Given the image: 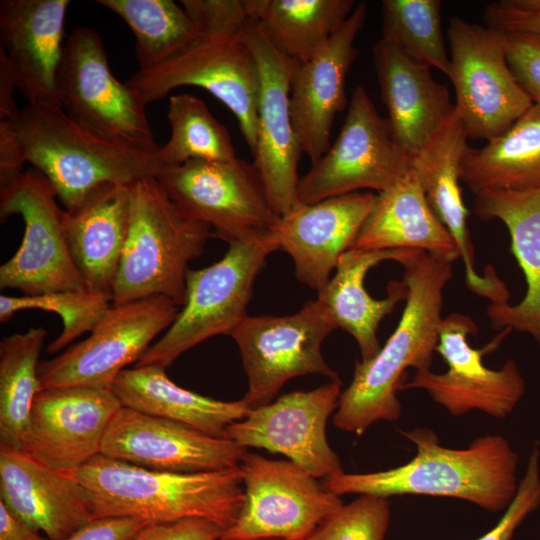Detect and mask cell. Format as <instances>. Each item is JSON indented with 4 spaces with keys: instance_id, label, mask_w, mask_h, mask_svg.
<instances>
[{
    "instance_id": "cell-2",
    "label": "cell",
    "mask_w": 540,
    "mask_h": 540,
    "mask_svg": "<svg viewBox=\"0 0 540 540\" xmlns=\"http://www.w3.org/2000/svg\"><path fill=\"white\" fill-rule=\"evenodd\" d=\"M201 30L190 46L166 62L138 70L125 82L146 106L181 86L201 87L234 114L251 153L257 136L260 77L244 37L246 0H182Z\"/></svg>"
},
{
    "instance_id": "cell-8",
    "label": "cell",
    "mask_w": 540,
    "mask_h": 540,
    "mask_svg": "<svg viewBox=\"0 0 540 540\" xmlns=\"http://www.w3.org/2000/svg\"><path fill=\"white\" fill-rule=\"evenodd\" d=\"M337 327L324 304L307 301L285 316H247L229 335L237 344L251 409L273 402L283 385L298 376L316 374L341 382L325 361L321 346Z\"/></svg>"
},
{
    "instance_id": "cell-35",
    "label": "cell",
    "mask_w": 540,
    "mask_h": 540,
    "mask_svg": "<svg viewBox=\"0 0 540 540\" xmlns=\"http://www.w3.org/2000/svg\"><path fill=\"white\" fill-rule=\"evenodd\" d=\"M135 36L138 70L154 68L182 52L201 35L185 9L172 0H98Z\"/></svg>"
},
{
    "instance_id": "cell-6",
    "label": "cell",
    "mask_w": 540,
    "mask_h": 540,
    "mask_svg": "<svg viewBox=\"0 0 540 540\" xmlns=\"http://www.w3.org/2000/svg\"><path fill=\"white\" fill-rule=\"evenodd\" d=\"M212 235L208 224L180 210L157 178L133 184L128 232L112 304L165 296L182 307L188 265L204 252Z\"/></svg>"
},
{
    "instance_id": "cell-37",
    "label": "cell",
    "mask_w": 540,
    "mask_h": 540,
    "mask_svg": "<svg viewBox=\"0 0 540 540\" xmlns=\"http://www.w3.org/2000/svg\"><path fill=\"white\" fill-rule=\"evenodd\" d=\"M440 0H383L382 39L448 76Z\"/></svg>"
},
{
    "instance_id": "cell-15",
    "label": "cell",
    "mask_w": 540,
    "mask_h": 540,
    "mask_svg": "<svg viewBox=\"0 0 540 540\" xmlns=\"http://www.w3.org/2000/svg\"><path fill=\"white\" fill-rule=\"evenodd\" d=\"M242 507L221 538L304 540L344 504L318 478L290 460L246 453L239 465Z\"/></svg>"
},
{
    "instance_id": "cell-39",
    "label": "cell",
    "mask_w": 540,
    "mask_h": 540,
    "mask_svg": "<svg viewBox=\"0 0 540 540\" xmlns=\"http://www.w3.org/2000/svg\"><path fill=\"white\" fill-rule=\"evenodd\" d=\"M390 507L389 498L359 495L328 516L304 540H384Z\"/></svg>"
},
{
    "instance_id": "cell-7",
    "label": "cell",
    "mask_w": 540,
    "mask_h": 540,
    "mask_svg": "<svg viewBox=\"0 0 540 540\" xmlns=\"http://www.w3.org/2000/svg\"><path fill=\"white\" fill-rule=\"evenodd\" d=\"M279 249L273 232L229 244L214 264L189 269L186 301L163 336L153 343L136 366H170L180 355L201 342L230 335L248 316L254 281L267 257Z\"/></svg>"
},
{
    "instance_id": "cell-33",
    "label": "cell",
    "mask_w": 540,
    "mask_h": 540,
    "mask_svg": "<svg viewBox=\"0 0 540 540\" xmlns=\"http://www.w3.org/2000/svg\"><path fill=\"white\" fill-rule=\"evenodd\" d=\"M258 21L287 57L303 63L313 57L352 13L354 0H246Z\"/></svg>"
},
{
    "instance_id": "cell-22",
    "label": "cell",
    "mask_w": 540,
    "mask_h": 540,
    "mask_svg": "<svg viewBox=\"0 0 540 540\" xmlns=\"http://www.w3.org/2000/svg\"><path fill=\"white\" fill-rule=\"evenodd\" d=\"M367 13L366 3L356 4L328 42L295 68L290 92L291 118L302 152L311 164L331 146L334 118L346 104V75L358 55L354 42Z\"/></svg>"
},
{
    "instance_id": "cell-44",
    "label": "cell",
    "mask_w": 540,
    "mask_h": 540,
    "mask_svg": "<svg viewBox=\"0 0 540 540\" xmlns=\"http://www.w3.org/2000/svg\"><path fill=\"white\" fill-rule=\"evenodd\" d=\"M27 162L16 128L10 120H0V189L15 183Z\"/></svg>"
},
{
    "instance_id": "cell-16",
    "label": "cell",
    "mask_w": 540,
    "mask_h": 540,
    "mask_svg": "<svg viewBox=\"0 0 540 540\" xmlns=\"http://www.w3.org/2000/svg\"><path fill=\"white\" fill-rule=\"evenodd\" d=\"M477 331L476 323L466 314L452 313L443 317L436 352L448 369L443 373L417 370L399 389L424 390L453 417L473 410L497 419L508 417L526 392L524 377L513 359L495 370L483 364L482 356L512 330H502L484 349H475L468 343V335H476Z\"/></svg>"
},
{
    "instance_id": "cell-43",
    "label": "cell",
    "mask_w": 540,
    "mask_h": 540,
    "mask_svg": "<svg viewBox=\"0 0 540 540\" xmlns=\"http://www.w3.org/2000/svg\"><path fill=\"white\" fill-rule=\"evenodd\" d=\"M224 532L214 521L185 518L169 523L148 524L133 540H219Z\"/></svg>"
},
{
    "instance_id": "cell-23",
    "label": "cell",
    "mask_w": 540,
    "mask_h": 540,
    "mask_svg": "<svg viewBox=\"0 0 540 540\" xmlns=\"http://www.w3.org/2000/svg\"><path fill=\"white\" fill-rule=\"evenodd\" d=\"M376 195L358 191L312 204L298 202L280 217L272 232L279 249L292 258L301 283L317 292L326 285L340 256L352 247Z\"/></svg>"
},
{
    "instance_id": "cell-1",
    "label": "cell",
    "mask_w": 540,
    "mask_h": 540,
    "mask_svg": "<svg viewBox=\"0 0 540 540\" xmlns=\"http://www.w3.org/2000/svg\"><path fill=\"white\" fill-rule=\"evenodd\" d=\"M408 289L400 321L379 352L355 364L350 385L341 392L334 425L362 435L378 421L401 417L397 391L408 367L430 369L442 321L443 291L453 276L452 263L416 251L402 264Z\"/></svg>"
},
{
    "instance_id": "cell-3",
    "label": "cell",
    "mask_w": 540,
    "mask_h": 540,
    "mask_svg": "<svg viewBox=\"0 0 540 540\" xmlns=\"http://www.w3.org/2000/svg\"><path fill=\"white\" fill-rule=\"evenodd\" d=\"M400 433L416 447L410 461L383 471L343 472L325 479L324 487L338 496L458 498L492 513L505 511L514 499L519 484V455L503 436H480L468 447L457 449L442 446L431 429Z\"/></svg>"
},
{
    "instance_id": "cell-41",
    "label": "cell",
    "mask_w": 540,
    "mask_h": 540,
    "mask_svg": "<svg viewBox=\"0 0 540 540\" xmlns=\"http://www.w3.org/2000/svg\"><path fill=\"white\" fill-rule=\"evenodd\" d=\"M509 69L533 104L540 105V34L500 31Z\"/></svg>"
},
{
    "instance_id": "cell-48",
    "label": "cell",
    "mask_w": 540,
    "mask_h": 540,
    "mask_svg": "<svg viewBox=\"0 0 540 540\" xmlns=\"http://www.w3.org/2000/svg\"><path fill=\"white\" fill-rule=\"evenodd\" d=\"M219 540H242V539H225V538H220ZM244 540H285V539H281V538H261V539H244Z\"/></svg>"
},
{
    "instance_id": "cell-25",
    "label": "cell",
    "mask_w": 540,
    "mask_h": 540,
    "mask_svg": "<svg viewBox=\"0 0 540 540\" xmlns=\"http://www.w3.org/2000/svg\"><path fill=\"white\" fill-rule=\"evenodd\" d=\"M69 4V0L0 1V48L30 104H58L56 80Z\"/></svg>"
},
{
    "instance_id": "cell-47",
    "label": "cell",
    "mask_w": 540,
    "mask_h": 540,
    "mask_svg": "<svg viewBox=\"0 0 540 540\" xmlns=\"http://www.w3.org/2000/svg\"><path fill=\"white\" fill-rule=\"evenodd\" d=\"M0 540H46L0 501Z\"/></svg>"
},
{
    "instance_id": "cell-21",
    "label": "cell",
    "mask_w": 540,
    "mask_h": 540,
    "mask_svg": "<svg viewBox=\"0 0 540 540\" xmlns=\"http://www.w3.org/2000/svg\"><path fill=\"white\" fill-rule=\"evenodd\" d=\"M468 135L456 108L413 157L415 173L432 211L451 234L463 260L467 287L490 303L508 302L510 292L489 265L480 275L467 226L469 211L460 186L461 164L468 149Z\"/></svg>"
},
{
    "instance_id": "cell-28",
    "label": "cell",
    "mask_w": 540,
    "mask_h": 540,
    "mask_svg": "<svg viewBox=\"0 0 540 540\" xmlns=\"http://www.w3.org/2000/svg\"><path fill=\"white\" fill-rule=\"evenodd\" d=\"M132 185L106 184L64 210L70 251L87 290L112 301L126 240Z\"/></svg>"
},
{
    "instance_id": "cell-26",
    "label": "cell",
    "mask_w": 540,
    "mask_h": 540,
    "mask_svg": "<svg viewBox=\"0 0 540 540\" xmlns=\"http://www.w3.org/2000/svg\"><path fill=\"white\" fill-rule=\"evenodd\" d=\"M372 55L392 135L413 159L455 105L448 88L433 78L431 68L394 44L381 38L373 45Z\"/></svg>"
},
{
    "instance_id": "cell-14",
    "label": "cell",
    "mask_w": 540,
    "mask_h": 540,
    "mask_svg": "<svg viewBox=\"0 0 540 540\" xmlns=\"http://www.w3.org/2000/svg\"><path fill=\"white\" fill-rule=\"evenodd\" d=\"M451 80L469 138L489 141L532 106L507 64L501 32L452 17L448 26Z\"/></svg>"
},
{
    "instance_id": "cell-13",
    "label": "cell",
    "mask_w": 540,
    "mask_h": 540,
    "mask_svg": "<svg viewBox=\"0 0 540 540\" xmlns=\"http://www.w3.org/2000/svg\"><path fill=\"white\" fill-rule=\"evenodd\" d=\"M179 311L180 307L165 296L110 305L87 338L39 362L41 389L84 386L112 390L120 372L139 361Z\"/></svg>"
},
{
    "instance_id": "cell-11",
    "label": "cell",
    "mask_w": 540,
    "mask_h": 540,
    "mask_svg": "<svg viewBox=\"0 0 540 540\" xmlns=\"http://www.w3.org/2000/svg\"><path fill=\"white\" fill-rule=\"evenodd\" d=\"M411 165L387 118L378 113L364 87L358 86L334 144L299 179L298 202L312 204L360 189L380 193L404 177Z\"/></svg>"
},
{
    "instance_id": "cell-29",
    "label": "cell",
    "mask_w": 540,
    "mask_h": 540,
    "mask_svg": "<svg viewBox=\"0 0 540 540\" xmlns=\"http://www.w3.org/2000/svg\"><path fill=\"white\" fill-rule=\"evenodd\" d=\"M350 249L418 250L451 263L460 258L451 234L429 206L412 168L376 195Z\"/></svg>"
},
{
    "instance_id": "cell-24",
    "label": "cell",
    "mask_w": 540,
    "mask_h": 540,
    "mask_svg": "<svg viewBox=\"0 0 540 540\" xmlns=\"http://www.w3.org/2000/svg\"><path fill=\"white\" fill-rule=\"evenodd\" d=\"M0 501L48 540H67L94 519L80 483L2 442Z\"/></svg>"
},
{
    "instance_id": "cell-12",
    "label": "cell",
    "mask_w": 540,
    "mask_h": 540,
    "mask_svg": "<svg viewBox=\"0 0 540 540\" xmlns=\"http://www.w3.org/2000/svg\"><path fill=\"white\" fill-rule=\"evenodd\" d=\"M56 197L46 177L33 167L0 189L1 220L19 214L25 225L18 250L0 267L2 289L19 290L22 295L86 289Z\"/></svg>"
},
{
    "instance_id": "cell-40",
    "label": "cell",
    "mask_w": 540,
    "mask_h": 540,
    "mask_svg": "<svg viewBox=\"0 0 540 540\" xmlns=\"http://www.w3.org/2000/svg\"><path fill=\"white\" fill-rule=\"evenodd\" d=\"M540 507V448L535 443L516 495L498 523L477 540H513L523 521Z\"/></svg>"
},
{
    "instance_id": "cell-4",
    "label": "cell",
    "mask_w": 540,
    "mask_h": 540,
    "mask_svg": "<svg viewBox=\"0 0 540 540\" xmlns=\"http://www.w3.org/2000/svg\"><path fill=\"white\" fill-rule=\"evenodd\" d=\"M61 473L86 489L94 519L135 518L153 524L204 518L226 531L235 523L244 498L238 467L175 473L98 454Z\"/></svg>"
},
{
    "instance_id": "cell-18",
    "label": "cell",
    "mask_w": 540,
    "mask_h": 540,
    "mask_svg": "<svg viewBox=\"0 0 540 540\" xmlns=\"http://www.w3.org/2000/svg\"><path fill=\"white\" fill-rule=\"evenodd\" d=\"M340 394L341 382L333 381L310 391L283 394L230 424L225 438L245 448L282 454L316 478L337 476L344 471L328 443L326 425L337 410Z\"/></svg>"
},
{
    "instance_id": "cell-36",
    "label": "cell",
    "mask_w": 540,
    "mask_h": 540,
    "mask_svg": "<svg viewBox=\"0 0 540 540\" xmlns=\"http://www.w3.org/2000/svg\"><path fill=\"white\" fill-rule=\"evenodd\" d=\"M167 119L170 137L158 149L163 166L181 165L194 159L237 157L228 130L198 97L189 93L170 96Z\"/></svg>"
},
{
    "instance_id": "cell-9",
    "label": "cell",
    "mask_w": 540,
    "mask_h": 540,
    "mask_svg": "<svg viewBox=\"0 0 540 540\" xmlns=\"http://www.w3.org/2000/svg\"><path fill=\"white\" fill-rule=\"evenodd\" d=\"M59 106L77 123L106 139L157 149L145 105L110 70L99 34L73 30L64 43L56 80Z\"/></svg>"
},
{
    "instance_id": "cell-10",
    "label": "cell",
    "mask_w": 540,
    "mask_h": 540,
    "mask_svg": "<svg viewBox=\"0 0 540 540\" xmlns=\"http://www.w3.org/2000/svg\"><path fill=\"white\" fill-rule=\"evenodd\" d=\"M157 180L183 213L228 244L272 232L281 217L255 165L238 157L163 166Z\"/></svg>"
},
{
    "instance_id": "cell-38",
    "label": "cell",
    "mask_w": 540,
    "mask_h": 540,
    "mask_svg": "<svg viewBox=\"0 0 540 540\" xmlns=\"http://www.w3.org/2000/svg\"><path fill=\"white\" fill-rule=\"evenodd\" d=\"M110 300L85 290H68L38 295L0 296V322L5 323L21 310L40 309L57 313L63 324L61 334L47 346L54 354L76 338L91 332L110 307Z\"/></svg>"
},
{
    "instance_id": "cell-49",
    "label": "cell",
    "mask_w": 540,
    "mask_h": 540,
    "mask_svg": "<svg viewBox=\"0 0 540 540\" xmlns=\"http://www.w3.org/2000/svg\"><path fill=\"white\" fill-rule=\"evenodd\" d=\"M537 444H538V446H539V448H540V439L537 441Z\"/></svg>"
},
{
    "instance_id": "cell-27",
    "label": "cell",
    "mask_w": 540,
    "mask_h": 540,
    "mask_svg": "<svg viewBox=\"0 0 540 540\" xmlns=\"http://www.w3.org/2000/svg\"><path fill=\"white\" fill-rule=\"evenodd\" d=\"M473 212L482 221L498 219L505 224L511 251L526 281V293L519 303L489 304L486 312L491 326L526 333L540 346V187L480 192L474 195Z\"/></svg>"
},
{
    "instance_id": "cell-30",
    "label": "cell",
    "mask_w": 540,
    "mask_h": 540,
    "mask_svg": "<svg viewBox=\"0 0 540 540\" xmlns=\"http://www.w3.org/2000/svg\"><path fill=\"white\" fill-rule=\"evenodd\" d=\"M416 251L349 249L340 256L334 275L317 292V299L324 304L336 327L356 340L361 360H369L379 352L378 326L400 301L406 300L408 294L403 281H391L385 298H372L364 287L366 274L384 261L402 264Z\"/></svg>"
},
{
    "instance_id": "cell-19",
    "label": "cell",
    "mask_w": 540,
    "mask_h": 540,
    "mask_svg": "<svg viewBox=\"0 0 540 540\" xmlns=\"http://www.w3.org/2000/svg\"><path fill=\"white\" fill-rule=\"evenodd\" d=\"M247 448L185 423L122 407L109 424L100 454L138 467L199 473L238 467Z\"/></svg>"
},
{
    "instance_id": "cell-42",
    "label": "cell",
    "mask_w": 540,
    "mask_h": 540,
    "mask_svg": "<svg viewBox=\"0 0 540 540\" xmlns=\"http://www.w3.org/2000/svg\"><path fill=\"white\" fill-rule=\"evenodd\" d=\"M486 26L498 31L540 34V0H500L484 10Z\"/></svg>"
},
{
    "instance_id": "cell-34",
    "label": "cell",
    "mask_w": 540,
    "mask_h": 540,
    "mask_svg": "<svg viewBox=\"0 0 540 540\" xmlns=\"http://www.w3.org/2000/svg\"><path fill=\"white\" fill-rule=\"evenodd\" d=\"M47 330L31 327L0 342V442L22 448L33 401L41 390L39 356Z\"/></svg>"
},
{
    "instance_id": "cell-20",
    "label": "cell",
    "mask_w": 540,
    "mask_h": 540,
    "mask_svg": "<svg viewBox=\"0 0 540 540\" xmlns=\"http://www.w3.org/2000/svg\"><path fill=\"white\" fill-rule=\"evenodd\" d=\"M122 407L112 390L41 389L32 404L22 449L54 470L77 469L100 454L106 430Z\"/></svg>"
},
{
    "instance_id": "cell-46",
    "label": "cell",
    "mask_w": 540,
    "mask_h": 540,
    "mask_svg": "<svg viewBox=\"0 0 540 540\" xmlns=\"http://www.w3.org/2000/svg\"><path fill=\"white\" fill-rule=\"evenodd\" d=\"M18 89V83L3 49L0 48V120L12 121L18 114L14 101V91Z\"/></svg>"
},
{
    "instance_id": "cell-31",
    "label": "cell",
    "mask_w": 540,
    "mask_h": 540,
    "mask_svg": "<svg viewBox=\"0 0 540 540\" xmlns=\"http://www.w3.org/2000/svg\"><path fill=\"white\" fill-rule=\"evenodd\" d=\"M165 370L158 365L124 369L112 391L123 407L179 421L216 438H225L226 428L251 411L243 398L222 401L180 387Z\"/></svg>"
},
{
    "instance_id": "cell-32",
    "label": "cell",
    "mask_w": 540,
    "mask_h": 540,
    "mask_svg": "<svg viewBox=\"0 0 540 540\" xmlns=\"http://www.w3.org/2000/svg\"><path fill=\"white\" fill-rule=\"evenodd\" d=\"M461 182L474 194L540 187V105L533 106L506 132L481 148L468 147Z\"/></svg>"
},
{
    "instance_id": "cell-45",
    "label": "cell",
    "mask_w": 540,
    "mask_h": 540,
    "mask_svg": "<svg viewBox=\"0 0 540 540\" xmlns=\"http://www.w3.org/2000/svg\"><path fill=\"white\" fill-rule=\"evenodd\" d=\"M148 524L135 518H97L67 540H133Z\"/></svg>"
},
{
    "instance_id": "cell-5",
    "label": "cell",
    "mask_w": 540,
    "mask_h": 540,
    "mask_svg": "<svg viewBox=\"0 0 540 540\" xmlns=\"http://www.w3.org/2000/svg\"><path fill=\"white\" fill-rule=\"evenodd\" d=\"M12 122L27 162L46 177L67 211L101 186L133 185L157 178L163 168L159 147L106 139L74 121L58 104L27 103Z\"/></svg>"
},
{
    "instance_id": "cell-17",
    "label": "cell",
    "mask_w": 540,
    "mask_h": 540,
    "mask_svg": "<svg viewBox=\"0 0 540 540\" xmlns=\"http://www.w3.org/2000/svg\"><path fill=\"white\" fill-rule=\"evenodd\" d=\"M244 37L259 70L257 136L253 164L280 215L298 204V163L303 153L290 111L291 82L298 62L283 54L262 25L249 18Z\"/></svg>"
}]
</instances>
